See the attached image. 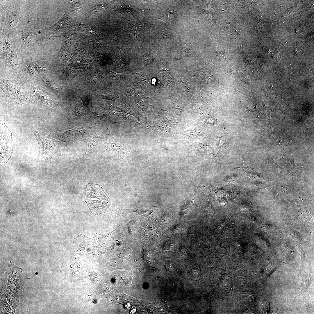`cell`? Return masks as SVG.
Segmentation results:
<instances>
[{
	"label": "cell",
	"mask_w": 314,
	"mask_h": 314,
	"mask_svg": "<svg viewBox=\"0 0 314 314\" xmlns=\"http://www.w3.org/2000/svg\"><path fill=\"white\" fill-rule=\"evenodd\" d=\"M1 3V36L12 33L20 26L27 24L20 10V1H6Z\"/></svg>",
	"instance_id": "6da1fadb"
},
{
	"label": "cell",
	"mask_w": 314,
	"mask_h": 314,
	"mask_svg": "<svg viewBox=\"0 0 314 314\" xmlns=\"http://www.w3.org/2000/svg\"><path fill=\"white\" fill-rule=\"evenodd\" d=\"M85 195V202L92 214L97 215L103 213L110 206V199L98 184H87Z\"/></svg>",
	"instance_id": "7a4b0ae2"
},
{
	"label": "cell",
	"mask_w": 314,
	"mask_h": 314,
	"mask_svg": "<svg viewBox=\"0 0 314 314\" xmlns=\"http://www.w3.org/2000/svg\"><path fill=\"white\" fill-rule=\"evenodd\" d=\"M43 32L27 24L23 25L13 33L15 47L24 49L34 43L40 42Z\"/></svg>",
	"instance_id": "3957f363"
},
{
	"label": "cell",
	"mask_w": 314,
	"mask_h": 314,
	"mask_svg": "<svg viewBox=\"0 0 314 314\" xmlns=\"http://www.w3.org/2000/svg\"><path fill=\"white\" fill-rule=\"evenodd\" d=\"M1 87L6 96L14 99L17 104L22 105L28 102V98L24 90L20 87L17 81L13 80H5L1 78Z\"/></svg>",
	"instance_id": "277c9868"
},
{
	"label": "cell",
	"mask_w": 314,
	"mask_h": 314,
	"mask_svg": "<svg viewBox=\"0 0 314 314\" xmlns=\"http://www.w3.org/2000/svg\"><path fill=\"white\" fill-rule=\"evenodd\" d=\"M0 129V162L4 163L12 154L13 138L11 131L3 122Z\"/></svg>",
	"instance_id": "5b68a950"
},
{
	"label": "cell",
	"mask_w": 314,
	"mask_h": 314,
	"mask_svg": "<svg viewBox=\"0 0 314 314\" xmlns=\"http://www.w3.org/2000/svg\"><path fill=\"white\" fill-rule=\"evenodd\" d=\"M33 134L38 143L40 154L45 157L50 156L55 147L54 141L39 130L35 131Z\"/></svg>",
	"instance_id": "8992f818"
},
{
	"label": "cell",
	"mask_w": 314,
	"mask_h": 314,
	"mask_svg": "<svg viewBox=\"0 0 314 314\" xmlns=\"http://www.w3.org/2000/svg\"><path fill=\"white\" fill-rule=\"evenodd\" d=\"M1 52L3 59L15 49V44L13 33L1 36Z\"/></svg>",
	"instance_id": "52a82bcc"
},
{
	"label": "cell",
	"mask_w": 314,
	"mask_h": 314,
	"mask_svg": "<svg viewBox=\"0 0 314 314\" xmlns=\"http://www.w3.org/2000/svg\"><path fill=\"white\" fill-rule=\"evenodd\" d=\"M111 147L115 151L117 155L120 160L125 162H128L131 160L129 152L123 144L122 145L119 143H114L112 144Z\"/></svg>",
	"instance_id": "ba28073f"
},
{
	"label": "cell",
	"mask_w": 314,
	"mask_h": 314,
	"mask_svg": "<svg viewBox=\"0 0 314 314\" xmlns=\"http://www.w3.org/2000/svg\"><path fill=\"white\" fill-rule=\"evenodd\" d=\"M3 60L6 67L15 68L18 65V58L15 49L9 53Z\"/></svg>",
	"instance_id": "9c48e42d"
},
{
	"label": "cell",
	"mask_w": 314,
	"mask_h": 314,
	"mask_svg": "<svg viewBox=\"0 0 314 314\" xmlns=\"http://www.w3.org/2000/svg\"><path fill=\"white\" fill-rule=\"evenodd\" d=\"M33 65L38 72H43L46 69V65L42 62L37 63H33Z\"/></svg>",
	"instance_id": "30bf717a"
},
{
	"label": "cell",
	"mask_w": 314,
	"mask_h": 314,
	"mask_svg": "<svg viewBox=\"0 0 314 314\" xmlns=\"http://www.w3.org/2000/svg\"><path fill=\"white\" fill-rule=\"evenodd\" d=\"M26 71L31 75H33L35 73L34 70L30 63L27 64L26 65Z\"/></svg>",
	"instance_id": "8fae6325"
},
{
	"label": "cell",
	"mask_w": 314,
	"mask_h": 314,
	"mask_svg": "<svg viewBox=\"0 0 314 314\" xmlns=\"http://www.w3.org/2000/svg\"><path fill=\"white\" fill-rule=\"evenodd\" d=\"M142 26L140 24H133L130 25L129 26V28L132 30H137L139 29L142 27Z\"/></svg>",
	"instance_id": "7c38bea8"
},
{
	"label": "cell",
	"mask_w": 314,
	"mask_h": 314,
	"mask_svg": "<svg viewBox=\"0 0 314 314\" xmlns=\"http://www.w3.org/2000/svg\"><path fill=\"white\" fill-rule=\"evenodd\" d=\"M139 35L136 34H133L132 35L133 37L136 39H137L138 38H139V37L138 36Z\"/></svg>",
	"instance_id": "4fadbf2b"
}]
</instances>
